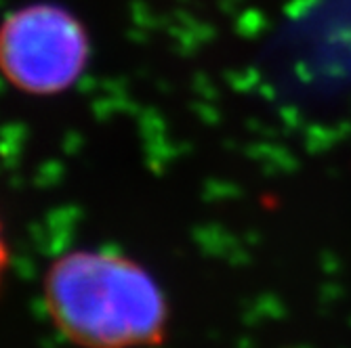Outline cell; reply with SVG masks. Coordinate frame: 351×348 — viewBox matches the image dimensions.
Returning a JSON list of instances; mask_svg holds the SVG:
<instances>
[{"label":"cell","instance_id":"6da1fadb","mask_svg":"<svg viewBox=\"0 0 351 348\" xmlns=\"http://www.w3.org/2000/svg\"><path fill=\"white\" fill-rule=\"evenodd\" d=\"M55 330L78 348H154L167 342L171 308L156 277L116 250H70L43 279Z\"/></svg>","mask_w":351,"mask_h":348},{"label":"cell","instance_id":"7a4b0ae2","mask_svg":"<svg viewBox=\"0 0 351 348\" xmlns=\"http://www.w3.org/2000/svg\"><path fill=\"white\" fill-rule=\"evenodd\" d=\"M88 61L80 21L61 7L32 5L0 23V74L25 94L70 88Z\"/></svg>","mask_w":351,"mask_h":348},{"label":"cell","instance_id":"3957f363","mask_svg":"<svg viewBox=\"0 0 351 348\" xmlns=\"http://www.w3.org/2000/svg\"><path fill=\"white\" fill-rule=\"evenodd\" d=\"M7 269H9V241L5 235V225H3V220H0V288H3Z\"/></svg>","mask_w":351,"mask_h":348}]
</instances>
